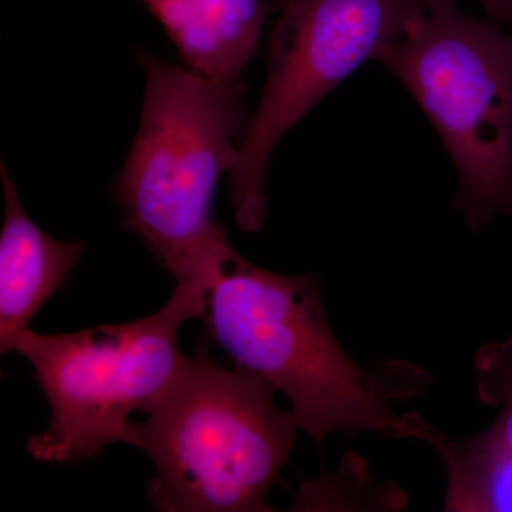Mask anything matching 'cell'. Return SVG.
Here are the masks:
<instances>
[{"instance_id":"obj_1","label":"cell","mask_w":512,"mask_h":512,"mask_svg":"<svg viewBox=\"0 0 512 512\" xmlns=\"http://www.w3.org/2000/svg\"><path fill=\"white\" fill-rule=\"evenodd\" d=\"M207 299L212 343L285 394L296 427L318 446L332 433L400 439L394 409L429 389L430 373L407 360L357 365L330 328L313 275L266 271L232 248Z\"/></svg>"},{"instance_id":"obj_8","label":"cell","mask_w":512,"mask_h":512,"mask_svg":"<svg viewBox=\"0 0 512 512\" xmlns=\"http://www.w3.org/2000/svg\"><path fill=\"white\" fill-rule=\"evenodd\" d=\"M5 212L0 231V352L29 329L37 312L66 285L83 255V242H60L26 214L15 184L0 164Z\"/></svg>"},{"instance_id":"obj_9","label":"cell","mask_w":512,"mask_h":512,"mask_svg":"<svg viewBox=\"0 0 512 512\" xmlns=\"http://www.w3.org/2000/svg\"><path fill=\"white\" fill-rule=\"evenodd\" d=\"M191 72L241 86L254 59L268 6L265 0H146Z\"/></svg>"},{"instance_id":"obj_5","label":"cell","mask_w":512,"mask_h":512,"mask_svg":"<svg viewBox=\"0 0 512 512\" xmlns=\"http://www.w3.org/2000/svg\"><path fill=\"white\" fill-rule=\"evenodd\" d=\"M208 289L177 284L163 308L147 318L40 335L23 330L9 352L25 357L45 393L50 421L28 440L29 456L43 463L77 464L110 444L134 413H143L168 386L187 356L181 326L202 319Z\"/></svg>"},{"instance_id":"obj_4","label":"cell","mask_w":512,"mask_h":512,"mask_svg":"<svg viewBox=\"0 0 512 512\" xmlns=\"http://www.w3.org/2000/svg\"><path fill=\"white\" fill-rule=\"evenodd\" d=\"M377 62L436 128L460 180L451 204L468 228L512 217V36L443 2Z\"/></svg>"},{"instance_id":"obj_7","label":"cell","mask_w":512,"mask_h":512,"mask_svg":"<svg viewBox=\"0 0 512 512\" xmlns=\"http://www.w3.org/2000/svg\"><path fill=\"white\" fill-rule=\"evenodd\" d=\"M474 372L478 400L500 409L493 423L476 436L450 439L423 420L416 439L444 461L451 508L512 512V335L478 349Z\"/></svg>"},{"instance_id":"obj_2","label":"cell","mask_w":512,"mask_h":512,"mask_svg":"<svg viewBox=\"0 0 512 512\" xmlns=\"http://www.w3.org/2000/svg\"><path fill=\"white\" fill-rule=\"evenodd\" d=\"M140 126L114 183L124 224L177 284L210 289L232 247L212 214L218 181L238 160L249 119L241 86L140 56Z\"/></svg>"},{"instance_id":"obj_11","label":"cell","mask_w":512,"mask_h":512,"mask_svg":"<svg viewBox=\"0 0 512 512\" xmlns=\"http://www.w3.org/2000/svg\"><path fill=\"white\" fill-rule=\"evenodd\" d=\"M426 8H431V6L439 5V3L443 2H456V0H420Z\"/></svg>"},{"instance_id":"obj_10","label":"cell","mask_w":512,"mask_h":512,"mask_svg":"<svg viewBox=\"0 0 512 512\" xmlns=\"http://www.w3.org/2000/svg\"><path fill=\"white\" fill-rule=\"evenodd\" d=\"M485 12L497 22L512 8V0H478Z\"/></svg>"},{"instance_id":"obj_6","label":"cell","mask_w":512,"mask_h":512,"mask_svg":"<svg viewBox=\"0 0 512 512\" xmlns=\"http://www.w3.org/2000/svg\"><path fill=\"white\" fill-rule=\"evenodd\" d=\"M278 8L261 101L228 174L235 222L248 234L264 227L266 167L279 141L427 9L420 0H278Z\"/></svg>"},{"instance_id":"obj_3","label":"cell","mask_w":512,"mask_h":512,"mask_svg":"<svg viewBox=\"0 0 512 512\" xmlns=\"http://www.w3.org/2000/svg\"><path fill=\"white\" fill-rule=\"evenodd\" d=\"M261 376L212 360L201 340L143 420H128L121 443L156 468L148 498L161 512H269V491L298 431Z\"/></svg>"}]
</instances>
